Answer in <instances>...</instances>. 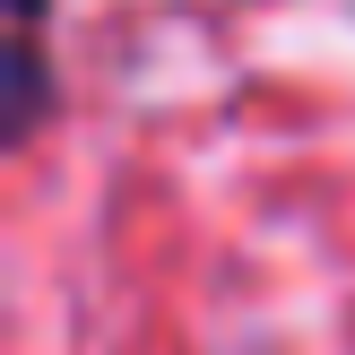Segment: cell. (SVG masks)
<instances>
[{
	"mask_svg": "<svg viewBox=\"0 0 355 355\" xmlns=\"http://www.w3.org/2000/svg\"><path fill=\"white\" fill-rule=\"evenodd\" d=\"M69 104L61 61H52V35L44 26H9V52H0V148H35L44 121Z\"/></svg>",
	"mask_w": 355,
	"mask_h": 355,
	"instance_id": "cell-1",
	"label": "cell"
},
{
	"mask_svg": "<svg viewBox=\"0 0 355 355\" xmlns=\"http://www.w3.org/2000/svg\"><path fill=\"white\" fill-rule=\"evenodd\" d=\"M9 26H52V0H9Z\"/></svg>",
	"mask_w": 355,
	"mask_h": 355,
	"instance_id": "cell-2",
	"label": "cell"
}]
</instances>
